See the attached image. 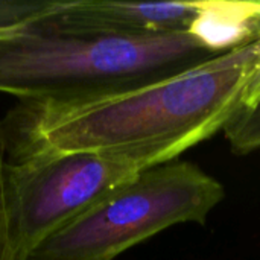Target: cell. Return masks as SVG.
Returning <instances> with one entry per match:
<instances>
[{
  "label": "cell",
  "mask_w": 260,
  "mask_h": 260,
  "mask_svg": "<svg viewBox=\"0 0 260 260\" xmlns=\"http://www.w3.org/2000/svg\"><path fill=\"white\" fill-rule=\"evenodd\" d=\"M260 62V37L169 75L66 102H21L0 126L6 158L152 151L171 161L222 131Z\"/></svg>",
  "instance_id": "cell-1"
},
{
  "label": "cell",
  "mask_w": 260,
  "mask_h": 260,
  "mask_svg": "<svg viewBox=\"0 0 260 260\" xmlns=\"http://www.w3.org/2000/svg\"><path fill=\"white\" fill-rule=\"evenodd\" d=\"M216 56L192 30L69 34L30 18L0 30V93L21 102H66L174 73ZM195 62V64H197Z\"/></svg>",
  "instance_id": "cell-2"
},
{
  "label": "cell",
  "mask_w": 260,
  "mask_h": 260,
  "mask_svg": "<svg viewBox=\"0 0 260 260\" xmlns=\"http://www.w3.org/2000/svg\"><path fill=\"white\" fill-rule=\"evenodd\" d=\"M222 184L193 163L172 160L126 180L47 238L29 260H114L178 224H206Z\"/></svg>",
  "instance_id": "cell-3"
},
{
  "label": "cell",
  "mask_w": 260,
  "mask_h": 260,
  "mask_svg": "<svg viewBox=\"0 0 260 260\" xmlns=\"http://www.w3.org/2000/svg\"><path fill=\"white\" fill-rule=\"evenodd\" d=\"M152 151H76L8 160L3 192L9 236L20 260L139 172L169 163Z\"/></svg>",
  "instance_id": "cell-4"
},
{
  "label": "cell",
  "mask_w": 260,
  "mask_h": 260,
  "mask_svg": "<svg viewBox=\"0 0 260 260\" xmlns=\"http://www.w3.org/2000/svg\"><path fill=\"white\" fill-rule=\"evenodd\" d=\"M215 2H44L30 20L69 34H157L192 30Z\"/></svg>",
  "instance_id": "cell-5"
},
{
  "label": "cell",
  "mask_w": 260,
  "mask_h": 260,
  "mask_svg": "<svg viewBox=\"0 0 260 260\" xmlns=\"http://www.w3.org/2000/svg\"><path fill=\"white\" fill-rule=\"evenodd\" d=\"M222 133L235 154L244 155L260 149V104L251 108L238 107Z\"/></svg>",
  "instance_id": "cell-6"
},
{
  "label": "cell",
  "mask_w": 260,
  "mask_h": 260,
  "mask_svg": "<svg viewBox=\"0 0 260 260\" xmlns=\"http://www.w3.org/2000/svg\"><path fill=\"white\" fill-rule=\"evenodd\" d=\"M6 163V145L3 140V134L0 131V260H20L15 254L9 227H8V216H6V206H5V192H3V168Z\"/></svg>",
  "instance_id": "cell-7"
},
{
  "label": "cell",
  "mask_w": 260,
  "mask_h": 260,
  "mask_svg": "<svg viewBox=\"0 0 260 260\" xmlns=\"http://www.w3.org/2000/svg\"><path fill=\"white\" fill-rule=\"evenodd\" d=\"M41 6L43 2H0V30L27 20Z\"/></svg>",
  "instance_id": "cell-8"
},
{
  "label": "cell",
  "mask_w": 260,
  "mask_h": 260,
  "mask_svg": "<svg viewBox=\"0 0 260 260\" xmlns=\"http://www.w3.org/2000/svg\"><path fill=\"white\" fill-rule=\"evenodd\" d=\"M260 104V62L248 75V79L244 85L241 94V105L244 108H251Z\"/></svg>",
  "instance_id": "cell-9"
}]
</instances>
